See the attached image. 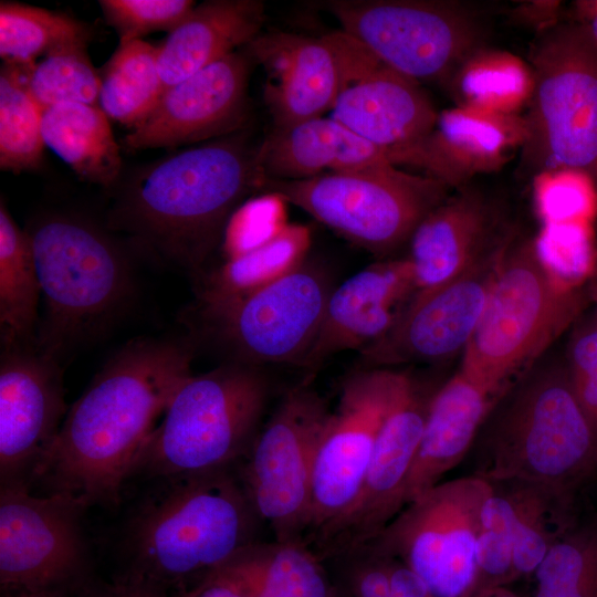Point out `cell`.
<instances>
[{
  "instance_id": "1",
  "label": "cell",
  "mask_w": 597,
  "mask_h": 597,
  "mask_svg": "<svg viewBox=\"0 0 597 597\" xmlns=\"http://www.w3.org/2000/svg\"><path fill=\"white\" fill-rule=\"evenodd\" d=\"M192 347L138 337L115 352L71 406L31 483L87 505L116 503L157 419L191 374Z\"/></svg>"
},
{
  "instance_id": "2",
  "label": "cell",
  "mask_w": 597,
  "mask_h": 597,
  "mask_svg": "<svg viewBox=\"0 0 597 597\" xmlns=\"http://www.w3.org/2000/svg\"><path fill=\"white\" fill-rule=\"evenodd\" d=\"M242 135L187 148L154 163L125 185L107 228L140 250L202 276L227 224L265 182Z\"/></svg>"
},
{
  "instance_id": "3",
  "label": "cell",
  "mask_w": 597,
  "mask_h": 597,
  "mask_svg": "<svg viewBox=\"0 0 597 597\" xmlns=\"http://www.w3.org/2000/svg\"><path fill=\"white\" fill-rule=\"evenodd\" d=\"M473 475L569 496L597 468V433L566 363L534 364L496 401L473 443Z\"/></svg>"
},
{
  "instance_id": "4",
  "label": "cell",
  "mask_w": 597,
  "mask_h": 597,
  "mask_svg": "<svg viewBox=\"0 0 597 597\" xmlns=\"http://www.w3.org/2000/svg\"><path fill=\"white\" fill-rule=\"evenodd\" d=\"M230 468L158 479L129 527L128 548L143 577L203 579L258 542L261 520Z\"/></svg>"
},
{
  "instance_id": "5",
  "label": "cell",
  "mask_w": 597,
  "mask_h": 597,
  "mask_svg": "<svg viewBox=\"0 0 597 597\" xmlns=\"http://www.w3.org/2000/svg\"><path fill=\"white\" fill-rule=\"evenodd\" d=\"M43 297L36 349L60 362L106 333L134 293L126 252L98 226L53 213L25 230Z\"/></svg>"
},
{
  "instance_id": "6",
  "label": "cell",
  "mask_w": 597,
  "mask_h": 597,
  "mask_svg": "<svg viewBox=\"0 0 597 597\" xmlns=\"http://www.w3.org/2000/svg\"><path fill=\"white\" fill-rule=\"evenodd\" d=\"M271 387L256 366L228 362L190 375L138 452L128 478L232 467L252 447Z\"/></svg>"
},
{
  "instance_id": "7",
  "label": "cell",
  "mask_w": 597,
  "mask_h": 597,
  "mask_svg": "<svg viewBox=\"0 0 597 597\" xmlns=\"http://www.w3.org/2000/svg\"><path fill=\"white\" fill-rule=\"evenodd\" d=\"M528 64L533 91L517 172L574 171L597 184V41L564 19L535 34Z\"/></svg>"
},
{
  "instance_id": "8",
  "label": "cell",
  "mask_w": 597,
  "mask_h": 597,
  "mask_svg": "<svg viewBox=\"0 0 597 597\" xmlns=\"http://www.w3.org/2000/svg\"><path fill=\"white\" fill-rule=\"evenodd\" d=\"M579 290L557 285L540 263L534 240L511 241L459 370L503 395L575 318Z\"/></svg>"
},
{
  "instance_id": "9",
  "label": "cell",
  "mask_w": 597,
  "mask_h": 597,
  "mask_svg": "<svg viewBox=\"0 0 597 597\" xmlns=\"http://www.w3.org/2000/svg\"><path fill=\"white\" fill-rule=\"evenodd\" d=\"M263 189L377 256L409 242L419 223L453 190L437 178L395 165L298 180L265 179Z\"/></svg>"
},
{
  "instance_id": "10",
  "label": "cell",
  "mask_w": 597,
  "mask_h": 597,
  "mask_svg": "<svg viewBox=\"0 0 597 597\" xmlns=\"http://www.w3.org/2000/svg\"><path fill=\"white\" fill-rule=\"evenodd\" d=\"M342 31L386 65L420 84L446 87L461 64L488 46L489 28L475 4L457 0H329Z\"/></svg>"
},
{
  "instance_id": "11",
  "label": "cell",
  "mask_w": 597,
  "mask_h": 597,
  "mask_svg": "<svg viewBox=\"0 0 597 597\" xmlns=\"http://www.w3.org/2000/svg\"><path fill=\"white\" fill-rule=\"evenodd\" d=\"M332 291L328 273L306 260L247 296L213 310L191 308L187 316L230 362L298 366L316 338Z\"/></svg>"
},
{
  "instance_id": "12",
  "label": "cell",
  "mask_w": 597,
  "mask_h": 597,
  "mask_svg": "<svg viewBox=\"0 0 597 597\" xmlns=\"http://www.w3.org/2000/svg\"><path fill=\"white\" fill-rule=\"evenodd\" d=\"M331 413L313 388L291 389L243 459L241 483L277 542L305 543L315 457Z\"/></svg>"
},
{
  "instance_id": "13",
  "label": "cell",
  "mask_w": 597,
  "mask_h": 597,
  "mask_svg": "<svg viewBox=\"0 0 597 597\" xmlns=\"http://www.w3.org/2000/svg\"><path fill=\"white\" fill-rule=\"evenodd\" d=\"M491 490L490 482L473 474L439 482L366 544L408 566L434 597H468L480 514Z\"/></svg>"
},
{
  "instance_id": "14",
  "label": "cell",
  "mask_w": 597,
  "mask_h": 597,
  "mask_svg": "<svg viewBox=\"0 0 597 597\" xmlns=\"http://www.w3.org/2000/svg\"><path fill=\"white\" fill-rule=\"evenodd\" d=\"M411 379L394 368H360L343 380L315 457L306 545L355 503L384 421Z\"/></svg>"
},
{
  "instance_id": "15",
  "label": "cell",
  "mask_w": 597,
  "mask_h": 597,
  "mask_svg": "<svg viewBox=\"0 0 597 597\" xmlns=\"http://www.w3.org/2000/svg\"><path fill=\"white\" fill-rule=\"evenodd\" d=\"M515 235L457 277L415 292L392 326L359 352L363 368L441 363L464 352Z\"/></svg>"
},
{
  "instance_id": "16",
  "label": "cell",
  "mask_w": 597,
  "mask_h": 597,
  "mask_svg": "<svg viewBox=\"0 0 597 597\" xmlns=\"http://www.w3.org/2000/svg\"><path fill=\"white\" fill-rule=\"evenodd\" d=\"M87 503L71 494L39 496L18 482L1 485L0 582L12 591H44L84 561L80 516Z\"/></svg>"
},
{
  "instance_id": "17",
  "label": "cell",
  "mask_w": 597,
  "mask_h": 597,
  "mask_svg": "<svg viewBox=\"0 0 597 597\" xmlns=\"http://www.w3.org/2000/svg\"><path fill=\"white\" fill-rule=\"evenodd\" d=\"M335 34L344 84L331 117L401 166L406 155L431 134L439 112L419 82L386 65L344 31Z\"/></svg>"
},
{
  "instance_id": "18",
  "label": "cell",
  "mask_w": 597,
  "mask_h": 597,
  "mask_svg": "<svg viewBox=\"0 0 597 597\" xmlns=\"http://www.w3.org/2000/svg\"><path fill=\"white\" fill-rule=\"evenodd\" d=\"M434 391L413 378L404 390L384 421L355 503L310 546L321 558L366 544L405 507L407 479Z\"/></svg>"
},
{
  "instance_id": "19",
  "label": "cell",
  "mask_w": 597,
  "mask_h": 597,
  "mask_svg": "<svg viewBox=\"0 0 597 597\" xmlns=\"http://www.w3.org/2000/svg\"><path fill=\"white\" fill-rule=\"evenodd\" d=\"M61 363L36 347H3L0 360L1 485L27 483L66 416Z\"/></svg>"
},
{
  "instance_id": "20",
  "label": "cell",
  "mask_w": 597,
  "mask_h": 597,
  "mask_svg": "<svg viewBox=\"0 0 597 597\" xmlns=\"http://www.w3.org/2000/svg\"><path fill=\"white\" fill-rule=\"evenodd\" d=\"M252 62L244 46L171 86L124 145L134 150L168 148L228 136L245 117Z\"/></svg>"
},
{
  "instance_id": "21",
  "label": "cell",
  "mask_w": 597,
  "mask_h": 597,
  "mask_svg": "<svg viewBox=\"0 0 597 597\" xmlns=\"http://www.w3.org/2000/svg\"><path fill=\"white\" fill-rule=\"evenodd\" d=\"M514 235L503 208L473 181L453 189L409 240L415 292L457 277Z\"/></svg>"
},
{
  "instance_id": "22",
  "label": "cell",
  "mask_w": 597,
  "mask_h": 597,
  "mask_svg": "<svg viewBox=\"0 0 597 597\" xmlns=\"http://www.w3.org/2000/svg\"><path fill=\"white\" fill-rule=\"evenodd\" d=\"M245 49L266 72L263 96L273 128L332 112L344 84L334 32L320 38L282 31L259 34Z\"/></svg>"
},
{
  "instance_id": "23",
  "label": "cell",
  "mask_w": 597,
  "mask_h": 597,
  "mask_svg": "<svg viewBox=\"0 0 597 597\" xmlns=\"http://www.w3.org/2000/svg\"><path fill=\"white\" fill-rule=\"evenodd\" d=\"M408 258L374 263L333 289L316 338L300 363L314 371L333 355L381 337L415 293Z\"/></svg>"
},
{
  "instance_id": "24",
  "label": "cell",
  "mask_w": 597,
  "mask_h": 597,
  "mask_svg": "<svg viewBox=\"0 0 597 597\" xmlns=\"http://www.w3.org/2000/svg\"><path fill=\"white\" fill-rule=\"evenodd\" d=\"M525 138L523 114L453 106L438 113L433 130L407 154L404 166L455 189L476 175L499 171L521 150Z\"/></svg>"
},
{
  "instance_id": "25",
  "label": "cell",
  "mask_w": 597,
  "mask_h": 597,
  "mask_svg": "<svg viewBox=\"0 0 597 597\" xmlns=\"http://www.w3.org/2000/svg\"><path fill=\"white\" fill-rule=\"evenodd\" d=\"M501 396L461 370L434 391L407 479L406 505L441 482V478L465 457Z\"/></svg>"
},
{
  "instance_id": "26",
  "label": "cell",
  "mask_w": 597,
  "mask_h": 597,
  "mask_svg": "<svg viewBox=\"0 0 597 597\" xmlns=\"http://www.w3.org/2000/svg\"><path fill=\"white\" fill-rule=\"evenodd\" d=\"M258 163L265 178L275 180L392 165L385 150L331 116L273 128L258 148Z\"/></svg>"
},
{
  "instance_id": "27",
  "label": "cell",
  "mask_w": 597,
  "mask_h": 597,
  "mask_svg": "<svg viewBox=\"0 0 597 597\" xmlns=\"http://www.w3.org/2000/svg\"><path fill=\"white\" fill-rule=\"evenodd\" d=\"M265 19L258 0H212L196 6L158 46L164 93L171 86L244 48Z\"/></svg>"
},
{
  "instance_id": "28",
  "label": "cell",
  "mask_w": 597,
  "mask_h": 597,
  "mask_svg": "<svg viewBox=\"0 0 597 597\" xmlns=\"http://www.w3.org/2000/svg\"><path fill=\"white\" fill-rule=\"evenodd\" d=\"M211 574L248 597H335L324 561L305 543L258 541Z\"/></svg>"
},
{
  "instance_id": "29",
  "label": "cell",
  "mask_w": 597,
  "mask_h": 597,
  "mask_svg": "<svg viewBox=\"0 0 597 597\" xmlns=\"http://www.w3.org/2000/svg\"><path fill=\"white\" fill-rule=\"evenodd\" d=\"M42 137L80 177L104 187L122 171L119 147L108 117L97 105L63 103L42 114Z\"/></svg>"
},
{
  "instance_id": "30",
  "label": "cell",
  "mask_w": 597,
  "mask_h": 597,
  "mask_svg": "<svg viewBox=\"0 0 597 597\" xmlns=\"http://www.w3.org/2000/svg\"><path fill=\"white\" fill-rule=\"evenodd\" d=\"M310 245V229L289 223L266 242L202 275L192 310H213L275 282L306 261Z\"/></svg>"
},
{
  "instance_id": "31",
  "label": "cell",
  "mask_w": 597,
  "mask_h": 597,
  "mask_svg": "<svg viewBox=\"0 0 597 597\" xmlns=\"http://www.w3.org/2000/svg\"><path fill=\"white\" fill-rule=\"evenodd\" d=\"M41 284L29 238L0 205V328L3 347H36Z\"/></svg>"
},
{
  "instance_id": "32",
  "label": "cell",
  "mask_w": 597,
  "mask_h": 597,
  "mask_svg": "<svg viewBox=\"0 0 597 597\" xmlns=\"http://www.w3.org/2000/svg\"><path fill=\"white\" fill-rule=\"evenodd\" d=\"M444 88L455 106L519 115L530 102L533 72L519 56L484 46L461 64Z\"/></svg>"
},
{
  "instance_id": "33",
  "label": "cell",
  "mask_w": 597,
  "mask_h": 597,
  "mask_svg": "<svg viewBox=\"0 0 597 597\" xmlns=\"http://www.w3.org/2000/svg\"><path fill=\"white\" fill-rule=\"evenodd\" d=\"M163 95L158 46L140 39L119 42L101 74L98 107L108 118L135 127Z\"/></svg>"
},
{
  "instance_id": "34",
  "label": "cell",
  "mask_w": 597,
  "mask_h": 597,
  "mask_svg": "<svg viewBox=\"0 0 597 597\" xmlns=\"http://www.w3.org/2000/svg\"><path fill=\"white\" fill-rule=\"evenodd\" d=\"M88 28L76 19L25 3H0V56L7 64L32 65L39 55L87 46Z\"/></svg>"
},
{
  "instance_id": "35",
  "label": "cell",
  "mask_w": 597,
  "mask_h": 597,
  "mask_svg": "<svg viewBox=\"0 0 597 597\" xmlns=\"http://www.w3.org/2000/svg\"><path fill=\"white\" fill-rule=\"evenodd\" d=\"M30 66L4 63L0 73V167L19 172L36 168L45 146L43 111L27 87Z\"/></svg>"
},
{
  "instance_id": "36",
  "label": "cell",
  "mask_w": 597,
  "mask_h": 597,
  "mask_svg": "<svg viewBox=\"0 0 597 597\" xmlns=\"http://www.w3.org/2000/svg\"><path fill=\"white\" fill-rule=\"evenodd\" d=\"M505 483L511 488L516 509L513 547L516 580L532 577L552 545L569 530L565 521L568 496L541 485Z\"/></svg>"
},
{
  "instance_id": "37",
  "label": "cell",
  "mask_w": 597,
  "mask_h": 597,
  "mask_svg": "<svg viewBox=\"0 0 597 597\" xmlns=\"http://www.w3.org/2000/svg\"><path fill=\"white\" fill-rule=\"evenodd\" d=\"M481 510L475 547V574L468 597L515 580L513 547L516 509L507 483H491Z\"/></svg>"
},
{
  "instance_id": "38",
  "label": "cell",
  "mask_w": 597,
  "mask_h": 597,
  "mask_svg": "<svg viewBox=\"0 0 597 597\" xmlns=\"http://www.w3.org/2000/svg\"><path fill=\"white\" fill-rule=\"evenodd\" d=\"M532 577L531 597H597V525L567 530Z\"/></svg>"
},
{
  "instance_id": "39",
  "label": "cell",
  "mask_w": 597,
  "mask_h": 597,
  "mask_svg": "<svg viewBox=\"0 0 597 597\" xmlns=\"http://www.w3.org/2000/svg\"><path fill=\"white\" fill-rule=\"evenodd\" d=\"M100 86L86 46L52 52L27 71L28 91L42 111L63 103L98 105Z\"/></svg>"
},
{
  "instance_id": "40",
  "label": "cell",
  "mask_w": 597,
  "mask_h": 597,
  "mask_svg": "<svg viewBox=\"0 0 597 597\" xmlns=\"http://www.w3.org/2000/svg\"><path fill=\"white\" fill-rule=\"evenodd\" d=\"M534 247L544 270L565 290H579L595 273L597 252L588 222L545 223Z\"/></svg>"
},
{
  "instance_id": "41",
  "label": "cell",
  "mask_w": 597,
  "mask_h": 597,
  "mask_svg": "<svg viewBox=\"0 0 597 597\" xmlns=\"http://www.w3.org/2000/svg\"><path fill=\"white\" fill-rule=\"evenodd\" d=\"M100 4L119 42L156 31L171 32L196 7L190 0H102Z\"/></svg>"
},
{
  "instance_id": "42",
  "label": "cell",
  "mask_w": 597,
  "mask_h": 597,
  "mask_svg": "<svg viewBox=\"0 0 597 597\" xmlns=\"http://www.w3.org/2000/svg\"><path fill=\"white\" fill-rule=\"evenodd\" d=\"M281 196L265 192L243 202L230 218L223 242L228 259L238 256L276 235L287 224Z\"/></svg>"
},
{
  "instance_id": "43",
  "label": "cell",
  "mask_w": 597,
  "mask_h": 597,
  "mask_svg": "<svg viewBox=\"0 0 597 597\" xmlns=\"http://www.w3.org/2000/svg\"><path fill=\"white\" fill-rule=\"evenodd\" d=\"M551 184L537 191V203L545 223L588 222L595 211L594 181L574 171L551 174Z\"/></svg>"
},
{
  "instance_id": "44",
  "label": "cell",
  "mask_w": 597,
  "mask_h": 597,
  "mask_svg": "<svg viewBox=\"0 0 597 597\" xmlns=\"http://www.w3.org/2000/svg\"><path fill=\"white\" fill-rule=\"evenodd\" d=\"M565 363L576 398L597 433V315L575 331Z\"/></svg>"
},
{
  "instance_id": "45",
  "label": "cell",
  "mask_w": 597,
  "mask_h": 597,
  "mask_svg": "<svg viewBox=\"0 0 597 597\" xmlns=\"http://www.w3.org/2000/svg\"><path fill=\"white\" fill-rule=\"evenodd\" d=\"M565 4L557 0L521 1L507 13L510 22L538 34L564 20Z\"/></svg>"
},
{
  "instance_id": "46",
  "label": "cell",
  "mask_w": 597,
  "mask_h": 597,
  "mask_svg": "<svg viewBox=\"0 0 597 597\" xmlns=\"http://www.w3.org/2000/svg\"><path fill=\"white\" fill-rule=\"evenodd\" d=\"M586 28L597 41V0H575L565 9V18Z\"/></svg>"
},
{
  "instance_id": "47",
  "label": "cell",
  "mask_w": 597,
  "mask_h": 597,
  "mask_svg": "<svg viewBox=\"0 0 597 597\" xmlns=\"http://www.w3.org/2000/svg\"><path fill=\"white\" fill-rule=\"evenodd\" d=\"M113 593L115 597H161L157 591L140 583L119 588Z\"/></svg>"
},
{
  "instance_id": "48",
  "label": "cell",
  "mask_w": 597,
  "mask_h": 597,
  "mask_svg": "<svg viewBox=\"0 0 597 597\" xmlns=\"http://www.w3.org/2000/svg\"><path fill=\"white\" fill-rule=\"evenodd\" d=\"M475 597H520V596L514 594L506 586H503V587H496V588L490 589Z\"/></svg>"
},
{
  "instance_id": "49",
  "label": "cell",
  "mask_w": 597,
  "mask_h": 597,
  "mask_svg": "<svg viewBox=\"0 0 597 597\" xmlns=\"http://www.w3.org/2000/svg\"><path fill=\"white\" fill-rule=\"evenodd\" d=\"M6 597H55L50 590L44 591H13Z\"/></svg>"
},
{
  "instance_id": "50",
  "label": "cell",
  "mask_w": 597,
  "mask_h": 597,
  "mask_svg": "<svg viewBox=\"0 0 597 597\" xmlns=\"http://www.w3.org/2000/svg\"><path fill=\"white\" fill-rule=\"evenodd\" d=\"M591 279H593V298L596 303V315H597V264H596L595 273Z\"/></svg>"
},
{
  "instance_id": "51",
  "label": "cell",
  "mask_w": 597,
  "mask_h": 597,
  "mask_svg": "<svg viewBox=\"0 0 597 597\" xmlns=\"http://www.w3.org/2000/svg\"><path fill=\"white\" fill-rule=\"evenodd\" d=\"M103 597H115V596H114V593L111 591L109 594H107V595H105V596H103Z\"/></svg>"
},
{
  "instance_id": "52",
  "label": "cell",
  "mask_w": 597,
  "mask_h": 597,
  "mask_svg": "<svg viewBox=\"0 0 597 597\" xmlns=\"http://www.w3.org/2000/svg\"><path fill=\"white\" fill-rule=\"evenodd\" d=\"M177 597H185L182 594H179Z\"/></svg>"
}]
</instances>
